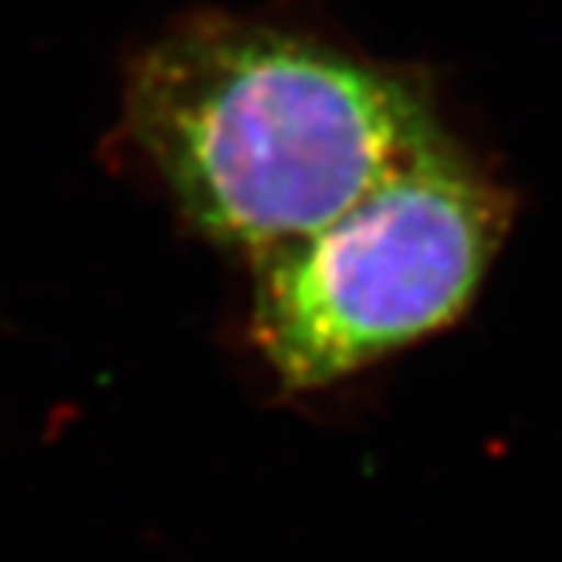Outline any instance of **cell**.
<instances>
[{"mask_svg":"<svg viewBox=\"0 0 562 562\" xmlns=\"http://www.w3.org/2000/svg\"><path fill=\"white\" fill-rule=\"evenodd\" d=\"M123 119L190 231L245 258L323 227L451 139L424 75L217 14L139 52Z\"/></svg>","mask_w":562,"mask_h":562,"instance_id":"cell-1","label":"cell"},{"mask_svg":"<svg viewBox=\"0 0 562 562\" xmlns=\"http://www.w3.org/2000/svg\"><path fill=\"white\" fill-rule=\"evenodd\" d=\"M512 224V193L445 139L342 214L251 265L248 336L295 393L326 390L454 326Z\"/></svg>","mask_w":562,"mask_h":562,"instance_id":"cell-2","label":"cell"}]
</instances>
